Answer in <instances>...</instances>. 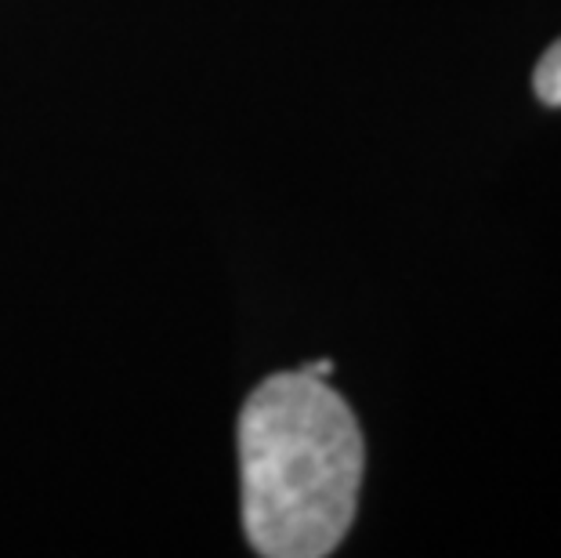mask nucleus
<instances>
[{
    "mask_svg": "<svg viewBox=\"0 0 561 558\" xmlns=\"http://www.w3.org/2000/svg\"><path fill=\"white\" fill-rule=\"evenodd\" d=\"M366 446L327 377L290 371L250 391L240 413L243 529L265 558H322L352 529Z\"/></svg>",
    "mask_w": 561,
    "mask_h": 558,
    "instance_id": "f257e3e1",
    "label": "nucleus"
},
{
    "mask_svg": "<svg viewBox=\"0 0 561 558\" xmlns=\"http://www.w3.org/2000/svg\"><path fill=\"white\" fill-rule=\"evenodd\" d=\"M536 94L547 105H561V41L547 47V55L536 66Z\"/></svg>",
    "mask_w": 561,
    "mask_h": 558,
    "instance_id": "f03ea898",
    "label": "nucleus"
}]
</instances>
